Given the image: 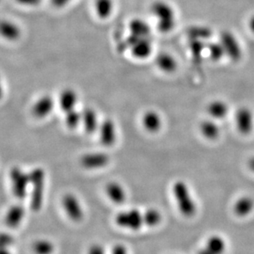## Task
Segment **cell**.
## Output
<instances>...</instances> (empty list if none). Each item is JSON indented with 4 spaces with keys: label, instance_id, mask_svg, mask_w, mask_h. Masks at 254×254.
I'll return each mask as SVG.
<instances>
[{
    "label": "cell",
    "instance_id": "6da1fadb",
    "mask_svg": "<svg viewBox=\"0 0 254 254\" xmlns=\"http://www.w3.org/2000/svg\"><path fill=\"white\" fill-rule=\"evenodd\" d=\"M151 13L156 20L158 31L163 34L173 32L177 24L176 11L171 3L156 0L151 5Z\"/></svg>",
    "mask_w": 254,
    "mask_h": 254
},
{
    "label": "cell",
    "instance_id": "7a4b0ae2",
    "mask_svg": "<svg viewBox=\"0 0 254 254\" xmlns=\"http://www.w3.org/2000/svg\"><path fill=\"white\" fill-rule=\"evenodd\" d=\"M173 194L181 214L185 217H193L196 213V204L188 184L182 180L176 181Z\"/></svg>",
    "mask_w": 254,
    "mask_h": 254
},
{
    "label": "cell",
    "instance_id": "3957f363",
    "mask_svg": "<svg viewBox=\"0 0 254 254\" xmlns=\"http://www.w3.org/2000/svg\"><path fill=\"white\" fill-rule=\"evenodd\" d=\"M32 192L30 196V206L32 211L39 212L44 200L45 174L42 168H35L29 173Z\"/></svg>",
    "mask_w": 254,
    "mask_h": 254
},
{
    "label": "cell",
    "instance_id": "277c9868",
    "mask_svg": "<svg viewBox=\"0 0 254 254\" xmlns=\"http://www.w3.org/2000/svg\"><path fill=\"white\" fill-rule=\"evenodd\" d=\"M124 46L129 49L132 55L138 59L148 58L153 50L152 37H137L129 34L126 38Z\"/></svg>",
    "mask_w": 254,
    "mask_h": 254
},
{
    "label": "cell",
    "instance_id": "5b68a950",
    "mask_svg": "<svg viewBox=\"0 0 254 254\" xmlns=\"http://www.w3.org/2000/svg\"><path fill=\"white\" fill-rule=\"evenodd\" d=\"M224 50L225 57L233 62H238L243 58V48L238 37L230 31H223L219 38Z\"/></svg>",
    "mask_w": 254,
    "mask_h": 254
},
{
    "label": "cell",
    "instance_id": "8992f818",
    "mask_svg": "<svg viewBox=\"0 0 254 254\" xmlns=\"http://www.w3.org/2000/svg\"><path fill=\"white\" fill-rule=\"evenodd\" d=\"M10 179L14 196L19 199H24L27 195V189L31 184L29 173H26L21 168L15 166L11 170Z\"/></svg>",
    "mask_w": 254,
    "mask_h": 254
},
{
    "label": "cell",
    "instance_id": "52a82bcc",
    "mask_svg": "<svg viewBox=\"0 0 254 254\" xmlns=\"http://www.w3.org/2000/svg\"><path fill=\"white\" fill-rule=\"evenodd\" d=\"M116 223L120 227L133 231H137L144 224L143 215L138 210L136 209L118 213L116 216Z\"/></svg>",
    "mask_w": 254,
    "mask_h": 254
},
{
    "label": "cell",
    "instance_id": "ba28073f",
    "mask_svg": "<svg viewBox=\"0 0 254 254\" xmlns=\"http://www.w3.org/2000/svg\"><path fill=\"white\" fill-rule=\"evenodd\" d=\"M236 129L239 134L249 135L254 129V115L247 106L238 108L234 115Z\"/></svg>",
    "mask_w": 254,
    "mask_h": 254
},
{
    "label": "cell",
    "instance_id": "9c48e42d",
    "mask_svg": "<svg viewBox=\"0 0 254 254\" xmlns=\"http://www.w3.org/2000/svg\"><path fill=\"white\" fill-rule=\"evenodd\" d=\"M63 209L65 211L68 217L74 221H80L84 216L83 210L78 199L74 194H67L62 199Z\"/></svg>",
    "mask_w": 254,
    "mask_h": 254
},
{
    "label": "cell",
    "instance_id": "30bf717a",
    "mask_svg": "<svg viewBox=\"0 0 254 254\" xmlns=\"http://www.w3.org/2000/svg\"><path fill=\"white\" fill-rule=\"evenodd\" d=\"M55 108V100L50 95L39 97L32 108V115L38 118H45L50 116Z\"/></svg>",
    "mask_w": 254,
    "mask_h": 254
},
{
    "label": "cell",
    "instance_id": "8fae6325",
    "mask_svg": "<svg viewBox=\"0 0 254 254\" xmlns=\"http://www.w3.org/2000/svg\"><path fill=\"white\" fill-rule=\"evenodd\" d=\"M110 156L104 152H92L84 155L81 158V165L86 169H99L105 167L110 162Z\"/></svg>",
    "mask_w": 254,
    "mask_h": 254
},
{
    "label": "cell",
    "instance_id": "7c38bea8",
    "mask_svg": "<svg viewBox=\"0 0 254 254\" xmlns=\"http://www.w3.org/2000/svg\"><path fill=\"white\" fill-rule=\"evenodd\" d=\"M226 250V242L222 236L214 234L210 236L204 246L200 249L197 254H224Z\"/></svg>",
    "mask_w": 254,
    "mask_h": 254
},
{
    "label": "cell",
    "instance_id": "4fadbf2b",
    "mask_svg": "<svg viewBox=\"0 0 254 254\" xmlns=\"http://www.w3.org/2000/svg\"><path fill=\"white\" fill-rule=\"evenodd\" d=\"M100 142L105 147H111L116 141V124L110 118H106L99 127Z\"/></svg>",
    "mask_w": 254,
    "mask_h": 254
},
{
    "label": "cell",
    "instance_id": "5bb4252c",
    "mask_svg": "<svg viewBox=\"0 0 254 254\" xmlns=\"http://www.w3.org/2000/svg\"><path fill=\"white\" fill-rule=\"evenodd\" d=\"M229 110L228 104L220 99L213 100L207 105V115L214 120H221L225 118L228 116Z\"/></svg>",
    "mask_w": 254,
    "mask_h": 254
},
{
    "label": "cell",
    "instance_id": "9a60e30c",
    "mask_svg": "<svg viewBox=\"0 0 254 254\" xmlns=\"http://www.w3.org/2000/svg\"><path fill=\"white\" fill-rule=\"evenodd\" d=\"M156 64L165 74H173L178 69V61L170 53H160L156 58Z\"/></svg>",
    "mask_w": 254,
    "mask_h": 254
},
{
    "label": "cell",
    "instance_id": "2e32d148",
    "mask_svg": "<svg viewBox=\"0 0 254 254\" xmlns=\"http://www.w3.org/2000/svg\"><path fill=\"white\" fill-rule=\"evenodd\" d=\"M81 124L88 134H94L99 129L100 123L97 113L92 108H86L81 112Z\"/></svg>",
    "mask_w": 254,
    "mask_h": 254
},
{
    "label": "cell",
    "instance_id": "e0dca14e",
    "mask_svg": "<svg viewBox=\"0 0 254 254\" xmlns=\"http://www.w3.org/2000/svg\"><path fill=\"white\" fill-rule=\"evenodd\" d=\"M78 94L74 90L71 88H66L61 92L59 98V103L60 106L61 110L63 112L67 113L70 110L76 109L77 104H78Z\"/></svg>",
    "mask_w": 254,
    "mask_h": 254
},
{
    "label": "cell",
    "instance_id": "ac0fdd59",
    "mask_svg": "<svg viewBox=\"0 0 254 254\" xmlns=\"http://www.w3.org/2000/svg\"><path fill=\"white\" fill-rule=\"evenodd\" d=\"M142 123L147 131L154 134L161 129L162 119L157 112L154 110H149L142 116Z\"/></svg>",
    "mask_w": 254,
    "mask_h": 254
},
{
    "label": "cell",
    "instance_id": "d6986e66",
    "mask_svg": "<svg viewBox=\"0 0 254 254\" xmlns=\"http://www.w3.org/2000/svg\"><path fill=\"white\" fill-rule=\"evenodd\" d=\"M254 209V200L249 196L239 197L233 207L234 213L238 217H246L253 213Z\"/></svg>",
    "mask_w": 254,
    "mask_h": 254
},
{
    "label": "cell",
    "instance_id": "ffe728a7",
    "mask_svg": "<svg viewBox=\"0 0 254 254\" xmlns=\"http://www.w3.org/2000/svg\"><path fill=\"white\" fill-rule=\"evenodd\" d=\"M199 129L203 137L209 141H215L220 136V127L213 118L202 120L200 123Z\"/></svg>",
    "mask_w": 254,
    "mask_h": 254
},
{
    "label": "cell",
    "instance_id": "44dd1931",
    "mask_svg": "<svg viewBox=\"0 0 254 254\" xmlns=\"http://www.w3.org/2000/svg\"><path fill=\"white\" fill-rule=\"evenodd\" d=\"M25 208L21 205H13L5 215V224L10 228H16L23 220Z\"/></svg>",
    "mask_w": 254,
    "mask_h": 254
},
{
    "label": "cell",
    "instance_id": "7402d4cb",
    "mask_svg": "<svg viewBox=\"0 0 254 254\" xmlns=\"http://www.w3.org/2000/svg\"><path fill=\"white\" fill-rule=\"evenodd\" d=\"M129 34L137 37H152V27L142 19H134L129 24Z\"/></svg>",
    "mask_w": 254,
    "mask_h": 254
},
{
    "label": "cell",
    "instance_id": "603a6c76",
    "mask_svg": "<svg viewBox=\"0 0 254 254\" xmlns=\"http://www.w3.org/2000/svg\"><path fill=\"white\" fill-rule=\"evenodd\" d=\"M108 197L116 204H123L126 200L125 190L120 183L111 182L108 183L105 188Z\"/></svg>",
    "mask_w": 254,
    "mask_h": 254
},
{
    "label": "cell",
    "instance_id": "cb8c5ba5",
    "mask_svg": "<svg viewBox=\"0 0 254 254\" xmlns=\"http://www.w3.org/2000/svg\"><path fill=\"white\" fill-rule=\"evenodd\" d=\"M0 32L4 39L15 41L21 37V29L16 23L9 20H3L0 25Z\"/></svg>",
    "mask_w": 254,
    "mask_h": 254
},
{
    "label": "cell",
    "instance_id": "d4e9b609",
    "mask_svg": "<svg viewBox=\"0 0 254 254\" xmlns=\"http://www.w3.org/2000/svg\"><path fill=\"white\" fill-rule=\"evenodd\" d=\"M114 0H95V13L99 19H107L110 18L114 12Z\"/></svg>",
    "mask_w": 254,
    "mask_h": 254
},
{
    "label": "cell",
    "instance_id": "484cf974",
    "mask_svg": "<svg viewBox=\"0 0 254 254\" xmlns=\"http://www.w3.org/2000/svg\"><path fill=\"white\" fill-rule=\"evenodd\" d=\"M207 55L211 60L213 62H219L225 58V53L220 40L211 41L207 44Z\"/></svg>",
    "mask_w": 254,
    "mask_h": 254
},
{
    "label": "cell",
    "instance_id": "4316f807",
    "mask_svg": "<svg viewBox=\"0 0 254 254\" xmlns=\"http://www.w3.org/2000/svg\"><path fill=\"white\" fill-rule=\"evenodd\" d=\"M143 222L145 225L154 227L159 225L162 220V215L158 210L151 208L147 209L143 214Z\"/></svg>",
    "mask_w": 254,
    "mask_h": 254
},
{
    "label": "cell",
    "instance_id": "83f0119b",
    "mask_svg": "<svg viewBox=\"0 0 254 254\" xmlns=\"http://www.w3.org/2000/svg\"><path fill=\"white\" fill-rule=\"evenodd\" d=\"M32 249L36 254H52L55 251V246L50 240L39 239L35 242Z\"/></svg>",
    "mask_w": 254,
    "mask_h": 254
},
{
    "label": "cell",
    "instance_id": "f1b7e54d",
    "mask_svg": "<svg viewBox=\"0 0 254 254\" xmlns=\"http://www.w3.org/2000/svg\"><path fill=\"white\" fill-rule=\"evenodd\" d=\"M66 125L68 126L69 129H75L81 123V112L75 110H70L68 112L65 113Z\"/></svg>",
    "mask_w": 254,
    "mask_h": 254
},
{
    "label": "cell",
    "instance_id": "f546056e",
    "mask_svg": "<svg viewBox=\"0 0 254 254\" xmlns=\"http://www.w3.org/2000/svg\"><path fill=\"white\" fill-rule=\"evenodd\" d=\"M14 238L9 234L3 233L0 237V244L2 249H8V246L13 244Z\"/></svg>",
    "mask_w": 254,
    "mask_h": 254
},
{
    "label": "cell",
    "instance_id": "4dcf8cb0",
    "mask_svg": "<svg viewBox=\"0 0 254 254\" xmlns=\"http://www.w3.org/2000/svg\"><path fill=\"white\" fill-rule=\"evenodd\" d=\"M87 254H105V251L100 244H93L90 247Z\"/></svg>",
    "mask_w": 254,
    "mask_h": 254
},
{
    "label": "cell",
    "instance_id": "1f68e13d",
    "mask_svg": "<svg viewBox=\"0 0 254 254\" xmlns=\"http://www.w3.org/2000/svg\"><path fill=\"white\" fill-rule=\"evenodd\" d=\"M73 0H50V3L56 8H63L71 3Z\"/></svg>",
    "mask_w": 254,
    "mask_h": 254
},
{
    "label": "cell",
    "instance_id": "d6a6232c",
    "mask_svg": "<svg viewBox=\"0 0 254 254\" xmlns=\"http://www.w3.org/2000/svg\"><path fill=\"white\" fill-rule=\"evenodd\" d=\"M16 2L22 6H28V7H34L39 5L41 3L42 0H16Z\"/></svg>",
    "mask_w": 254,
    "mask_h": 254
},
{
    "label": "cell",
    "instance_id": "836d02e7",
    "mask_svg": "<svg viewBox=\"0 0 254 254\" xmlns=\"http://www.w3.org/2000/svg\"><path fill=\"white\" fill-rule=\"evenodd\" d=\"M111 254H129L128 250L126 249L125 246H123V244H116L113 248Z\"/></svg>",
    "mask_w": 254,
    "mask_h": 254
},
{
    "label": "cell",
    "instance_id": "e575fe53",
    "mask_svg": "<svg viewBox=\"0 0 254 254\" xmlns=\"http://www.w3.org/2000/svg\"><path fill=\"white\" fill-rule=\"evenodd\" d=\"M247 26H248L249 32H251L252 34L254 35V13L252 14L251 16L249 17V19H248Z\"/></svg>",
    "mask_w": 254,
    "mask_h": 254
},
{
    "label": "cell",
    "instance_id": "d590c367",
    "mask_svg": "<svg viewBox=\"0 0 254 254\" xmlns=\"http://www.w3.org/2000/svg\"><path fill=\"white\" fill-rule=\"evenodd\" d=\"M249 167L254 173V157H252L249 161Z\"/></svg>",
    "mask_w": 254,
    "mask_h": 254
},
{
    "label": "cell",
    "instance_id": "8d00e7d4",
    "mask_svg": "<svg viewBox=\"0 0 254 254\" xmlns=\"http://www.w3.org/2000/svg\"><path fill=\"white\" fill-rule=\"evenodd\" d=\"M11 254L10 252L8 251L7 249H2L1 250V254Z\"/></svg>",
    "mask_w": 254,
    "mask_h": 254
}]
</instances>
